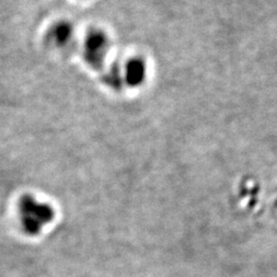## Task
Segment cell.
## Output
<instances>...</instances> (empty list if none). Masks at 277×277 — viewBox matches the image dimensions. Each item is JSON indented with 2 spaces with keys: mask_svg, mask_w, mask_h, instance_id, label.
Masks as SVG:
<instances>
[{
  "mask_svg": "<svg viewBox=\"0 0 277 277\" xmlns=\"http://www.w3.org/2000/svg\"><path fill=\"white\" fill-rule=\"evenodd\" d=\"M126 80L131 86L141 85L147 76V66L144 60L135 58L129 61L126 67Z\"/></svg>",
  "mask_w": 277,
  "mask_h": 277,
  "instance_id": "3",
  "label": "cell"
},
{
  "mask_svg": "<svg viewBox=\"0 0 277 277\" xmlns=\"http://www.w3.org/2000/svg\"><path fill=\"white\" fill-rule=\"evenodd\" d=\"M18 214L23 231L29 236L40 234L54 219V209L47 202L31 194L23 195L18 203Z\"/></svg>",
  "mask_w": 277,
  "mask_h": 277,
  "instance_id": "1",
  "label": "cell"
},
{
  "mask_svg": "<svg viewBox=\"0 0 277 277\" xmlns=\"http://www.w3.org/2000/svg\"><path fill=\"white\" fill-rule=\"evenodd\" d=\"M108 45V40L104 34L100 32L89 34L84 46L85 59L93 65H99L106 57Z\"/></svg>",
  "mask_w": 277,
  "mask_h": 277,
  "instance_id": "2",
  "label": "cell"
},
{
  "mask_svg": "<svg viewBox=\"0 0 277 277\" xmlns=\"http://www.w3.org/2000/svg\"><path fill=\"white\" fill-rule=\"evenodd\" d=\"M51 37L53 39V43L57 45H64L67 44L72 37V29L66 24H60L55 26L51 32Z\"/></svg>",
  "mask_w": 277,
  "mask_h": 277,
  "instance_id": "4",
  "label": "cell"
}]
</instances>
